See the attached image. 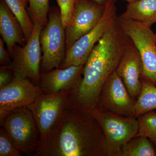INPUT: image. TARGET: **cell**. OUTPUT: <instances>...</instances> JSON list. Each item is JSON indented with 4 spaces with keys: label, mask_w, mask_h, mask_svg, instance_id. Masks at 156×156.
I'll return each mask as SVG.
<instances>
[{
    "label": "cell",
    "mask_w": 156,
    "mask_h": 156,
    "mask_svg": "<svg viewBox=\"0 0 156 156\" xmlns=\"http://www.w3.org/2000/svg\"><path fill=\"white\" fill-rule=\"evenodd\" d=\"M60 9L62 26L66 29L70 22L77 0H56Z\"/></svg>",
    "instance_id": "obj_23"
},
{
    "label": "cell",
    "mask_w": 156,
    "mask_h": 156,
    "mask_svg": "<svg viewBox=\"0 0 156 156\" xmlns=\"http://www.w3.org/2000/svg\"><path fill=\"white\" fill-rule=\"evenodd\" d=\"M139 130L136 136L147 137L156 142V113L150 111L140 116Z\"/></svg>",
    "instance_id": "obj_21"
},
{
    "label": "cell",
    "mask_w": 156,
    "mask_h": 156,
    "mask_svg": "<svg viewBox=\"0 0 156 156\" xmlns=\"http://www.w3.org/2000/svg\"><path fill=\"white\" fill-rule=\"evenodd\" d=\"M141 80V92L129 114L131 117L135 118L156 109V87L150 81L143 79Z\"/></svg>",
    "instance_id": "obj_17"
},
{
    "label": "cell",
    "mask_w": 156,
    "mask_h": 156,
    "mask_svg": "<svg viewBox=\"0 0 156 156\" xmlns=\"http://www.w3.org/2000/svg\"><path fill=\"white\" fill-rule=\"evenodd\" d=\"M71 92L62 90L54 94L43 93L27 107L38 127L41 140L47 135L67 107Z\"/></svg>",
    "instance_id": "obj_9"
},
{
    "label": "cell",
    "mask_w": 156,
    "mask_h": 156,
    "mask_svg": "<svg viewBox=\"0 0 156 156\" xmlns=\"http://www.w3.org/2000/svg\"><path fill=\"white\" fill-rule=\"evenodd\" d=\"M13 71L8 66H1L0 68V89L8 86L14 79Z\"/></svg>",
    "instance_id": "obj_24"
},
{
    "label": "cell",
    "mask_w": 156,
    "mask_h": 156,
    "mask_svg": "<svg viewBox=\"0 0 156 156\" xmlns=\"http://www.w3.org/2000/svg\"><path fill=\"white\" fill-rule=\"evenodd\" d=\"M116 71L131 97H138L142 89V63L139 51L134 45L125 51Z\"/></svg>",
    "instance_id": "obj_14"
},
{
    "label": "cell",
    "mask_w": 156,
    "mask_h": 156,
    "mask_svg": "<svg viewBox=\"0 0 156 156\" xmlns=\"http://www.w3.org/2000/svg\"><path fill=\"white\" fill-rule=\"evenodd\" d=\"M90 1L97 3L101 5L106 6L112 0H90Z\"/></svg>",
    "instance_id": "obj_27"
},
{
    "label": "cell",
    "mask_w": 156,
    "mask_h": 156,
    "mask_svg": "<svg viewBox=\"0 0 156 156\" xmlns=\"http://www.w3.org/2000/svg\"><path fill=\"white\" fill-rule=\"evenodd\" d=\"M12 13L16 16L24 33L26 40H28L32 32L34 23L27 11L28 0H5Z\"/></svg>",
    "instance_id": "obj_19"
},
{
    "label": "cell",
    "mask_w": 156,
    "mask_h": 156,
    "mask_svg": "<svg viewBox=\"0 0 156 156\" xmlns=\"http://www.w3.org/2000/svg\"><path fill=\"white\" fill-rule=\"evenodd\" d=\"M12 111L0 109V126L2 127L3 123Z\"/></svg>",
    "instance_id": "obj_26"
},
{
    "label": "cell",
    "mask_w": 156,
    "mask_h": 156,
    "mask_svg": "<svg viewBox=\"0 0 156 156\" xmlns=\"http://www.w3.org/2000/svg\"><path fill=\"white\" fill-rule=\"evenodd\" d=\"M34 25L26 44L23 46H15L12 57L13 60L9 66L15 77L27 78L39 86L42 57L40 35L44 27L39 24Z\"/></svg>",
    "instance_id": "obj_7"
},
{
    "label": "cell",
    "mask_w": 156,
    "mask_h": 156,
    "mask_svg": "<svg viewBox=\"0 0 156 156\" xmlns=\"http://www.w3.org/2000/svg\"><path fill=\"white\" fill-rule=\"evenodd\" d=\"M118 18L137 21L151 27L156 23V0H136L128 3L126 11Z\"/></svg>",
    "instance_id": "obj_16"
},
{
    "label": "cell",
    "mask_w": 156,
    "mask_h": 156,
    "mask_svg": "<svg viewBox=\"0 0 156 156\" xmlns=\"http://www.w3.org/2000/svg\"><path fill=\"white\" fill-rule=\"evenodd\" d=\"M154 39L155 41V43L156 44V33H154Z\"/></svg>",
    "instance_id": "obj_29"
},
{
    "label": "cell",
    "mask_w": 156,
    "mask_h": 156,
    "mask_svg": "<svg viewBox=\"0 0 156 156\" xmlns=\"http://www.w3.org/2000/svg\"><path fill=\"white\" fill-rule=\"evenodd\" d=\"M89 112L103 132L105 153L119 155L123 145L138 134L139 123L134 117L121 116L98 108Z\"/></svg>",
    "instance_id": "obj_3"
},
{
    "label": "cell",
    "mask_w": 156,
    "mask_h": 156,
    "mask_svg": "<svg viewBox=\"0 0 156 156\" xmlns=\"http://www.w3.org/2000/svg\"><path fill=\"white\" fill-rule=\"evenodd\" d=\"M85 64L72 65L41 73L39 86L45 94H54L62 90L73 91L80 84Z\"/></svg>",
    "instance_id": "obj_13"
},
{
    "label": "cell",
    "mask_w": 156,
    "mask_h": 156,
    "mask_svg": "<svg viewBox=\"0 0 156 156\" xmlns=\"http://www.w3.org/2000/svg\"><path fill=\"white\" fill-rule=\"evenodd\" d=\"M2 127L23 154L34 155L41 136L30 110L27 108H21L12 111Z\"/></svg>",
    "instance_id": "obj_4"
},
{
    "label": "cell",
    "mask_w": 156,
    "mask_h": 156,
    "mask_svg": "<svg viewBox=\"0 0 156 156\" xmlns=\"http://www.w3.org/2000/svg\"><path fill=\"white\" fill-rule=\"evenodd\" d=\"M155 146H156V142H155Z\"/></svg>",
    "instance_id": "obj_30"
},
{
    "label": "cell",
    "mask_w": 156,
    "mask_h": 156,
    "mask_svg": "<svg viewBox=\"0 0 156 156\" xmlns=\"http://www.w3.org/2000/svg\"><path fill=\"white\" fill-rule=\"evenodd\" d=\"M89 111L68 106L34 156H96L105 153L104 136Z\"/></svg>",
    "instance_id": "obj_1"
},
{
    "label": "cell",
    "mask_w": 156,
    "mask_h": 156,
    "mask_svg": "<svg viewBox=\"0 0 156 156\" xmlns=\"http://www.w3.org/2000/svg\"><path fill=\"white\" fill-rule=\"evenodd\" d=\"M115 1H116L117 0H115ZM123 1H126V2H128V3H130L136 1V0H123Z\"/></svg>",
    "instance_id": "obj_28"
},
{
    "label": "cell",
    "mask_w": 156,
    "mask_h": 156,
    "mask_svg": "<svg viewBox=\"0 0 156 156\" xmlns=\"http://www.w3.org/2000/svg\"><path fill=\"white\" fill-rule=\"evenodd\" d=\"M43 94L40 86L29 79L14 77L8 86L0 89V109L12 111L27 108Z\"/></svg>",
    "instance_id": "obj_11"
},
{
    "label": "cell",
    "mask_w": 156,
    "mask_h": 156,
    "mask_svg": "<svg viewBox=\"0 0 156 156\" xmlns=\"http://www.w3.org/2000/svg\"><path fill=\"white\" fill-rule=\"evenodd\" d=\"M106 6L90 0H77L70 22L65 29L66 50L93 29L103 17Z\"/></svg>",
    "instance_id": "obj_10"
},
{
    "label": "cell",
    "mask_w": 156,
    "mask_h": 156,
    "mask_svg": "<svg viewBox=\"0 0 156 156\" xmlns=\"http://www.w3.org/2000/svg\"><path fill=\"white\" fill-rule=\"evenodd\" d=\"M22 153L17 148L5 131L0 130V156H21Z\"/></svg>",
    "instance_id": "obj_22"
},
{
    "label": "cell",
    "mask_w": 156,
    "mask_h": 156,
    "mask_svg": "<svg viewBox=\"0 0 156 156\" xmlns=\"http://www.w3.org/2000/svg\"><path fill=\"white\" fill-rule=\"evenodd\" d=\"M4 40L0 39V64L1 66H8L11 64V56L4 46Z\"/></svg>",
    "instance_id": "obj_25"
},
{
    "label": "cell",
    "mask_w": 156,
    "mask_h": 156,
    "mask_svg": "<svg viewBox=\"0 0 156 156\" xmlns=\"http://www.w3.org/2000/svg\"><path fill=\"white\" fill-rule=\"evenodd\" d=\"M29 13L34 24L44 27L48 23L49 0H28Z\"/></svg>",
    "instance_id": "obj_20"
},
{
    "label": "cell",
    "mask_w": 156,
    "mask_h": 156,
    "mask_svg": "<svg viewBox=\"0 0 156 156\" xmlns=\"http://www.w3.org/2000/svg\"><path fill=\"white\" fill-rule=\"evenodd\" d=\"M0 33L11 58L15 46H23L26 43L20 23L5 0L0 2Z\"/></svg>",
    "instance_id": "obj_15"
},
{
    "label": "cell",
    "mask_w": 156,
    "mask_h": 156,
    "mask_svg": "<svg viewBox=\"0 0 156 156\" xmlns=\"http://www.w3.org/2000/svg\"><path fill=\"white\" fill-rule=\"evenodd\" d=\"M133 45L117 18L92 50L84 66L80 84L70 93L69 104L88 111L97 108L105 83L116 70L125 51Z\"/></svg>",
    "instance_id": "obj_2"
},
{
    "label": "cell",
    "mask_w": 156,
    "mask_h": 156,
    "mask_svg": "<svg viewBox=\"0 0 156 156\" xmlns=\"http://www.w3.org/2000/svg\"><path fill=\"white\" fill-rule=\"evenodd\" d=\"M148 138L136 136L123 145L119 155L123 156H154L156 151Z\"/></svg>",
    "instance_id": "obj_18"
},
{
    "label": "cell",
    "mask_w": 156,
    "mask_h": 156,
    "mask_svg": "<svg viewBox=\"0 0 156 156\" xmlns=\"http://www.w3.org/2000/svg\"><path fill=\"white\" fill-rule=\"evenodd\" d=\"M115 2L112 0L106 6L103 17L93 29L77 40L66 50L59 68L85 64L95 45L111 28L118 18Z\"/></svg>",
    "instance_id": "obj_6"
},
{
    "label": "cell",
    "mask_w": 156,
    "mask_h": 156,
    "mask_svg": "<svg viewBox=\"0 0 156 156\" xmlns=\"http://www.w3.org/2000/svg\"><path fill=\"white\" fill-rule=\"evenodd\" d=\"M100 108L120 115L129 114L135 102L122 80L115 71L107 80L101 92Z\"/></svg>",
    "instance_id": "obj_12"
},
{
    "label": "cell",
    "mask_w": 156,
    "mask_h": 156,
    "mask_svg": "<svg viewBox=\"0 0 156 156\" xmlns=\"http://www.w3.org/2000/svg\"><path fill=\"white\" fill-rule=\"evenodd\" d=\"M40 43L43 53L41 73L59 68L66 53V36L60 11L50 13L48 23L42 29Z\"/></svg>",
    "instance_id": "obj_5"
},
{
    "label": "cell",
    "mask_w": 156,
    "mask_h": 156,
    "mask_svg": "<svg viewBox=\"0 0 156 156\" xmlns=\"http://www.w3.org/2000/svg\"><path fill=\"white\" fill-rule=\"evenodd\" d=\"M124 31L137 48L142 63L141 79L156 85V44L154 33L151 27L137 21L119 19Z\"/></svg>",
    "instance_id": "obj_8"
}]
</instances>
